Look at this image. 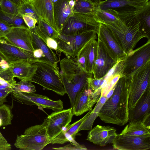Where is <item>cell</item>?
Returning <instances> with one entry per match:
<instances>
[{"label": "cell", "instance_id": "cell-36", "mask_svg": "<svg viewBox=\"0 0 150 150\" xmlns=\"http://www.w3.org/2000/svg\"><path fill=\"white\" fill-rule=\"evenodd\" d=\"M18 15L21 17L23 15H28L38 20L39 18L37 15L30 4L26 1L19 6Z\"/></svg>", "mask_w": 150, "mask_h": 150}, {"label": "cell", "instance_id": "cell-19", "mask_svg": "<svg viewBox=\"0 0 150 150\" xmlns=\"http://www.w3.org/2000/svg\"><path fill=\"white\" fill-rule=\"evenodd\" d=\"M150 86L142 95L134 108L128 111V121H144L150 117Z\"/></svg>", "mask_w": 150, "mask_h": 150}, {"label": "cell", "instance_id": "cell-50", "mask_svg": "<svg viewBox=\"0 0 150 150\" xmlns=\"http://www.w3.org/2000/svg\"><path fill=\"white\" fill-rule=\"evenodd\" d=\"M7 42L6 40H3L1 39H0V43H6Z\"/></svg>", "mask_w": 150, "mask_h": 150}, {"label": "cell", "instance_id": "cell-4", "mask_svg": "<svg viewBox=\"0 0 150 150\" xmlns=\"http://www.w3.org/2000/svg\"><path fill=\"white\" fill-rule=\"evenodd\" d=\"M150 61V39L133 50L117 64L113 74L129 77L135 72Z\"/></svg>", "mask_w": 150, "mask_h": 150}, {"label": "cell", "instance_id": "cell-14", "mask_svg": "<svg viewBox=\"0 0 150 150\" xmlns=\"http://www.w3.org/2000/svg\"><path fill=\"white\" fill-rule=\"evenodd\" d=\"M98 50L94 63L92 74L93 78L104 77L118 62L113 59L105 48L101 41L98 39Z\"/></svg>", "mask_w": 150, "mask_h": 150}, {"label": "cell", "instance_id": "cell-24", "mask_svg": "<svg viewBox=\"0 0 150 150\" xmlns=\"http://www.w3.org/2000/svg\"><path fill=\"white\" fill-rule=\"evenodd\" d=\"M101 0H69L73 14L80 13L94 16Z\"/></svg>", "mask_w": 150, "mask_h": 150}, {"label": "cell", "instance_id": "cell-7", "mask_svg": "<svg viewBox=\"0 0 150 150\" xmlns=\"http://www.w3.org/2000/svg\"><path fill=\"white\" fill-rule=\"evenodd\" d=\"M96 32L89 30L75 35L59 33L55 39L60 53L63 52L67 57L74 58L83 46L89 41L97 38Z\"/></svg>", "mask_w": 150, "mask_h": 150}, {"label": "cell", "instance_id": "cell-29", "mask_svg": "<svg viewBox=\"0 0 150 150\" xmlns=\"http://www.w3.org/2000/svg\"><path fill=\"white\" fill-rule=\"evenodd\" d=\"M37 25L33 29L36 34L45 42L47 38H57L59 33L42 19L39 18Z\"/></svg>", "mask_w": 150, "mask_h": 150}, {"label": "cell", "instance_id": "cell-17", "mask_svg": "<svg viewBox=\"0 0 150 150\" xmlns=\"http://www.w3.org/2000/svg\"><path fill=\"white\" fill-rule=\"evenodd\" d=\"M150 4L148 2H138L127 0H105L101 1L98 9L102 10L110 9L118 13L124 14L135 13Z\"/></svg>", "mask_w": 150, "mask_h": 150}, {"label": "cell", "instance_id": "cell-53", "mask_svg": "<svg viewBox=\"0 0 150 150\" xmlns=\"http://www.w3.org/2000/svg\"><path fill=\"white\" fill-rule=\"evenodd\" d=\"M25 0L26 1V0Z\"/></svg>", "mask_w": 150, "mask_h": 150}, {"label": "cell", "instance_id": "cell-21", "mask_svg": "<svg viewBox=\"0 0 150 150\" xmlns=\"http://www.w3.org/2000/svg\"><path fill=\"white\" fill-rule=\"evenodd\" d=\"M92 110L88 111L86 115L80 119L71 124L68 125L58 136L51 141L50 144H63L70 142L76 144H79L75 140L76 135L78 132V130L80 127Z\"/></svg>", "mask_w": 150, "mask_h": 150}, {"label": "cell", "instance_id": "cell-35", "mask_svg": "<svg viewBox=\"0 0 150 150\" xmlns=\"http://www.w3.org/2000/svg\"><path fill=\"white\" fill-rule=\"evenodd\" d=\"M0 9L6 12L19 15V6L10 0H1Z\"/></svg>", "mask_w": 150, "mask_h": 150}, {"label": "cell", "instance_id": "cell-18", "mask_svg": "<svg viewBox=\"0 0 150 150\" xmlns=\"http://www.w3.org/2000/svg\"><path fill=\"white\" fill-rule=\"evenodd\" d=\"M117 134L116 129L110 126L97 125L88 132L87 140L101 146L112 144Z\"/></svg>", "mask_w": 150, "mask_h": 150}, {"label": "cell", "instance_id": "cell-44", "mask_svg": "<svg viewBox=\"0 0 150 150\" xmlns=\"http://www.w3.org/2000/svg\"><path fill=\"white\" fill-rule=\"evenodd\" d=\"M12 91V89L9 88L5 89L0 90V106L4 104L6 101V98Z\"/></svg>", "mask_w": 150, "mask_h": 150}, {"label": "cell", "instance_id": "cell-49", "mask_svg": "<svg viewBox=\"0 0 150 150\" xmlns=\"http://www.w3.org/2000/svg\"><path fill=\"white\" fill-rule=\"evenodd\" d=\"M9 88H12L9 86L0 84V90L5 89Z\"/></svg>", "mask_w": 150, "mask_h": 150}, {"label": "cell", "instance_id": "cell-32", "mask_svg": "<svg viewBox=\"0 0 150 150\" xmlns=\"http://www.w3.org/2000/svg\"><path fill=\"white\" fill-rule=\"evenodd\" d=\"M13 115L11 107L6 104L0 106V127L10 125ZM0 136L4 137L0 132Z\"/></svg>", "mask_w": 150, "mask_h": 150}, {"label": "cell", "instance_id": "cell-2", "mask_svg": "<svg viewBox=\"0 0 150 150\" xmlns=\"http://www.w3.org/2000/svg\"><path fill=\"white\" fill-rule=\"evenodd\" d=\"M136 12L119 14L122 19L121 22L105 25L110 30L127 55L134 50L137 44L142 38H144L140 30Z\"/></svg>", "mask_w": 150, "mask_h": 150}, {"label": "cell", "instance_id": "cell-1", "mask_svg": "<svg viewBox=\"0 0 150 150\" xmlns=\"http://www.w3.org/2000/svg\"><path fill=\"white\" fill-rule=\"evenodd\" d=\"M129 77H120L114 91L102 107L98 116L104 122L123 126L128 121Z\"/></svg>", "mask_w": 150, "mask_h": 150}, {"label": "cell", "instance_id": "cell-10", "mask_svg": "<svg viewBox=\"0 0 150 150\" xmlns=\"http://www.w3.org/2000/svg\"><path fill=\"white\" fill-rule=\"evenodd\" d=\"M13 98L17 101L25 104L35 105L52 109L54 111L63 109V102L61 100H54L46 96L34 93L12 92Z\"/></svg>", "mask_w": 150, "mask_h": 150}, {"label": "cell", "instance_id": "cell-38", "mask_svg": "<svg viewBox=\"0 0 150 150\" xmlns=\"http://www.w3.org/2000/svg\"><path fill=\"white\" fill-rule=\"evenodd\" d=\"M89 42V41L83 46L78 53L76 56V60H75L86 71V53L87 45Z\"/></svg>", "mask_w": 150, "mask_h": 150}, {"label": "cell", "instance_id": "cell-15", "mask_svg": "<svg viewBox=\"0 0 150 150\" xmlns=\"http://www.w3.org/2000/svg\"><path fill=\"white\" fill-rule=\"evenodd\" d=\"M0 55L9 64L20 62L33 63L41 61L35 58L33 53L8 42L0 43Z\"/></svg>", "mask_w": 150, "mask_h": 150}, {"label": "cell", "instance_id": "cell-37", "mask_svg": "<svg viewBox=\"0 0 150 150\" xmlns=\"http://www.w3.org/2000/svg\"><path fill=\"white\" fill-rule=\"evenodd\" d=\"M0 77L12 86L16 83L10 67L3 68L0 66Z\"/></svg>", "mask_w": 150, "mask_h": 150}, {"label": "cell", "instance_id": "cell-5", "mask_svg": "<svg viewBox=\"0 0 150 150\" xmlns=\"http://www.w3.org/2000/svg\"><path fill=\"white\" fill-rule=\"evenodd\" d=\"M51 142L43 122L27 128L23 134L17 135L14 145L20 150H42Z\"/></svg>", "mask_w": 150, "mask_h": 150}, {"label": "cell", "instance_id": "cell-11", "mask_svg": "<svg viewBox=\"0 0 150 150\" xmlns=\"http://www.w3.org/2000/svg\"><path fill=\"white\" fill-rule=\"evenodd\" d=\"M101 88L93 91L88 87L87 83L77 93L72 108L73 115H80L92 110L100 96Z\"/></svg>", "mask_w": 150, "mask_h": 150}, {"label": "cell", "instance_id": "cell-48", "mask_svg": "<svg viewBox=\"0 0 150 150\" xmlns=\"http://www.w3.org/2000/svg\"><path fill=\"white\" fill-rule=\"evenodd\" d=\"M130 1L138 2H148L150 1V0H127Z\"/></svg>", "mask_w": 150, "mask_h": 150}, {"label": "cell", "instance_id": "cell-3", "mask_svg": "<svg viewBox=\"0 0 150 150\" xmlns=\"http://www.w3.org/2000/svg\"><path fill=\"white\" fill-rule=\"evenodd\" d=\"M35 73L30 81L38 84L45 89L63 96L66 93L58 67L47 62H35Z\"/></svg>", "mask_w": 150, "mask_h": 150}, {"label": "cell", "instance_id": "cell-25", "mask_svg": "<svg viewBox=\"0 0 150 150\" xmlns=\"http://www.w3.org/2000/svg\"><path fill=\"white\" fill-rule=\"evenodd\" d=\"M32 37L33 47L35 49L39 48L43 52L46 61L55 67H58L57 58L52 50L47 45L45 42L35 32L33 29L30 30Z\"/></svg>", "mask_w": 150, "mask_h": 150}, {"label": "cell", "instance_id": "cell-20", "mask_svg": "<svg viewBox=\"0 0 150 150\" xmlns=\"http://www.w3.org/2000/svg\"><path fill=\"white\" fill-rule=\"evenodd\" d=\"M39 18H41L57 30L53 13V4L51 0H27Z\"/></svg>", "mask_w": 150, "mask_h": 150}, {"label": "cell", "instance_id": "cell-34", "mask_svg": "<svg viewBox=\"0 0 150 150\" xmlns=\"http://www.w3.org/2000/svg\"><path fill=\"white\" fill-rule=\"evenodd\" d=\"M36 91L35 86L31 81L22 80L14 85L12 92L31 93Z\"/></svg>", "mask_w": 150, "mask_h": 150}, {"label": "cell", "instance_id": "cell-39", "mask_svg": "<svg viewBox=\"0 0 150 150\" xmlns=\"http://www.w3.org/2000/svg\"><path fill=\"white\" fill-rule=\"evenodd\" d=\"M103 79V77L100 79H95L93 78L92 76L88 77L87 80L88 88L93 91H96L101 88V84Z\"/></svg>", "mask_w": 150, "mask_h": 150}, {"label": "cell", "instance_id": "cell-52", "mask_svg": "<svg viewBox=\"0 0 150 150\" xmlns=\"http://www.w3.org/2000/svg\"><path fill=\"white\" fill-rule=\"evenodd\" d=\"M1 0H0V3H1Z\"/></svg>", "mask_w": 150, "mask_h": 150}, {"label": "cell", "instance_id": "cell-6", "mask_svg": "<svg viewBox=\"0 0 150 150\" xmlns=\"http://www.w3.org/2000/svg\"><path fill=\"white\" fill-rule=\"evenodd\" d=\"M129 78L128 111L134 108L142 95L150 86V61L139 69Z\"/></svg>", "mask_w": 150, "mask_h": 150}, {"label": "cell", "instance_id": "cell-28", "mask_svg": "<svg viewBox=\"0 0 150 150\" xmlns=\"http://www.w3.org/2000/svg\"><path fill=\"white\" fill-rule=\"evenodd\" d=\"M94 17L98 23L105 25L117 23L122 20L119 13L110 9L104 10L98 9L94 15Z\"/></svg>", "mask_w": 150, "mask_h": 150}, {"label": "cell", "instance_id": "cell-27", "mask_svg": "<svg viewBox=\"0 0 150 150\" xmlns=\"http://www.w3.org/2000/svg\"><path fill=\"white\" fill-rule=\"evenodd\" d=\"M136 17L139 23V29L144 38L150 39V4L136 13Z\"/></svg>", "mask_w": 150, "mask_h": 150}, {"label": "cell", "instance_id": "cell-23", "mask_svg": "<svg viewBox=\"0 0 150 150\" xmlns=\"http://www.w3.org/2000/svg\"><path fill=\"white\" fill-rule=\"evenodd\" d=\"M9 65L14 77L21 80L30 81L37 68L34 62H20Z\"/></svg>", "mask_w": 150, "mask_h": 150}, {"label": "cell", "instance_id": "cell-47", "mask_svg": "<svg viewBox=\"0 0 150 150\" xmlns=\"http://www.w3.org/2000/svg\"><path fill=\"white\" fill-rule=\"evenodd\" d=\"M14 3L19 6L23 3L24 2L25 0H10Z\"/></svg>", "mask_w": 150, "mask_h": 150}, {"label": "cell", "instance_id": "cell-42", "mask_svg": "<svg viewBox=\"0 0 150 150\" xmlns=\"http://www.w3.org/2000/svg\"><path fill=\"white\" fill-rule=\"evenodd\" d=\"M22 17L25 25L30 30H32L35 28L38 21L36 19L26 15H23Z\"/></svg>", "mask_w": 150, "mask_h": 150}, {"label": "cell", "instance_id": "cell-31", "mask_svg": "<svg viewBox=\"0 0 150 150\" xmlns=\"http://www.w3.org/2000/svg\"><path fill=\"white\" fill-rule=\"evenodd\" d=\"M98 45V41L95 39L90 40L87 45L86 53V71L87 72L91 74H92L94 64L97 55Z\"/></svg>", "mask_w": 150, "mask_h": 150}, {"label": "cell", "instance_id": "cell-22", "mask_svg": "<svg viewBox=\"0 0 150 150\" xmlns=\"http://www.w3.org/2000/svg\"><path fill=\"white\" fill-rule=\"evenodd\" d=\"M53 13L57 30L60 33L65 23L73 14L69 0H58L53 4Z\"/></svg>", "mask_w": 150, "mask_h": 150}, {"label": "cell", "instance_id": "cell-16", "mask_svg": "<svg viewBox=\"0 0 150 150\" xmlns=\"http://www.w3.org/2000/svg\"><path fill=\"white\" fill-rule=\"evenodd\" d=\"M114 149L147 150L150 149V137L117 134L112 143Z\"/></svg>", "mask_w": 150, "mask_h": 150}, {"label": "cell", "instance_id": "cell-33", "mask_svg": "<svg viewBox=\"0 0 150 150\" xmlns=\"http://www.w3.org/2000/svg\"><path fill=\"white\" fill-rule=\"evenodd\" d=\"M0 20L15 27L26 26L21 16L6 12L0 9Z\"/></svg>", "mask_w": 150, "mask_h": 150}, {"label": "cell", "instance_id": "cell-43", "mask_svg": "<svg viewBox=\"0 0 150 150\" xmlns=\"http://www.w3.org/2000/svg\"><path fill=\"white\" fill-rule=\"evenodd\" d=\"M45 42L51 49L55 50L57 52L60 53L57 43L54 39L47 38Z\"/></svg>", "mask_w": 150, "mask_h": 150}, {"label": "cell", "instance_id": "cell-41", "mask_svg": "<svg viewBox=\"0 0 150 150\" xmlns=\"http://www.w3.org/2000/svg\"><path fill=\"white\" fill-rule=\"evenodd\" d=\"M54 149L57 150H86V146L83 144H76L71 142L65 146L57 148H53Z\"/></svg>", "mask_w": 150, "mask_h": 150}, {"label": "cell", "instance_id": "cell-46", "mask_svg": "<svg viewBox=\"0 0 150 150\" xmlns=\"http://www.w3.org/2000/svg\"><path fill=\"white\" fill-rule=\"evenodd\" d=\"M33 55L38 59L43 62H47L43 53L40 49L39 48L35 49L33 52Z\"/></svg>", "mask_w": 150, "mask_h": 150}, {"label": "cell", "instance_id": "cell-9", "mask_svg": "<svg viewBox=\"0 0 150 150\" xmlns=\"http://www.w3.org/2000/svg\"><path fill=\"white\" fill-rule=\"evenodd\" d=\"M73 115L72 108L71 107L53 112L44 119L43 122L51 141L70 124Z\"/></svg>", "mask_w": 150, "mask_h": 150}, {"label": "cell", "instance_id": "cell-40", "mask_svg": "<svg viewBox=\"0 0 150 150\" xmlns=\"http://www.w3.org/2000/svg\"><path fill=\"white\" fill-rule=\"evenodd\" d=\"M14 27L12 25L0 20V39L4 38Z\"/></svg>", "mask_w": 150, "mask_h": 150}, {"label": "cell", "instance_id": "cell-8", "mask_svg": "<svg viewBox=\"0 0 150 150\" xmlns=\"http://www.w3.org/2000/svg\"><path fill=\"white\" fill-rule=\"evenodd\" d=\"M100 25V23L95 20L93 15L74 13L67 20L59 33L75 35L88 31L93 30L97 34Z\"/></svg>", "mask_w": 150, "mask_h": 150}, {"label": "cell", "instance_id": "cell-30", "mask_svg": "<svg viewBox=\"0 0 150 150\" xmlns=\"http://www.w3.org/2000/svg\"><path fill=\"white\" fill-rule=\"evenodd\" d=\"M107 98L105 96H100V98L93 110L85 120L79 128L78 132L82 130H90L92 129L93 123Z\"/></svg>", "mask_w": 150, "mask_h": 150}, {"label": "cell", "instance_id": "cell-13", "mask_svg": "<svg viewBox=\"0 0 150 150\" xmlns=\"http://www.w3.org/2000/svg\"><path fill=\"white\" fill-rule=\"evenodd\" d=\"M4 38L7 42L33 54L31 32L26 26L14 27Z\"/></svg>", "mask_w": 150, "mask_h": 150}, {"label": "cell", "instance_id": "cell-45", "mask_svg": "<svg viewBox=\"0 0 150 150\" xmlns=\"http://www.w3.org/2000/svg\"><path fill=\"white\" fill-rule=\"evenodd\" d=\"M11 146L4 137L0 136V150H9Z\"/></svg>", "mask_w": 150, "mask_h": 150}, {"label": "cell", "instance_id": "cell-12", "mask_svg": "<svg viewBox=\"0 0 150 150\" xmlns=\"http://www.w3.org/2000/svg\"><path fill=\"white\" fill-rule=\"evenodd\" d=\"M97 35L98 39L113 59L119 62L126 57L127 54L120 46L110 30L106 25L100 23Z\"/></svg>", "mask_w": 150, "mask_h": 150}, {"label": "cell", "instance_id": "cell-51", "mask_svg": "<svg viewBox=\"0 0 150 150\" xmlns=\"http://www.w3.org/2000/svg\"><path fill=\"white\" fill-rule=\"evenodd\" d=\"M4 59L1 56V55H0V62H1V61L2 60Z\"/></svg>", "mask_w": 150, "mask_h": 150}, {"label": "cell", "instance_id": "cell-26", "mask_svg": "<svg viewBox=\"0 0 150 150\" xmlns=\"http://www.w3.org/2000/svg\"><path fill=\"white\" fill-rule=\"evenodd\" d=\"M120 134L143 138L150 137V126L142 121L130 122Z\"/></svg>", "mask_w": 150, "mask_h": 150}]
</instances>
